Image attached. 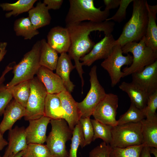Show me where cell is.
<instances>
[{
    "label": "cell",
    "mask_w": 157,
    "mask_h": 157,
    "mask_svg": "<svg viewBox=\"0 0 157 157\" xmlns=\"http://www.w3.org/2000/svg\"><path fill=\"white\" fill-rule=\"evenodd\" d=\"M149 147L144 146L142 149L140 157H151L149 152Z\"/></svg>",
    "instance_id": "obj_43"
},
{
    "label": "cell",
    "mask_w": 157,
    "mask_h": 157,
    "mask_svg": "<svg viewBox=\"0 0 157 157\" xmlns=\"http://www.w3.org/2000/svg\"><path fill=\"white\" fill-rule=\"evenodd\" d=\"M111 34L105 35L99 42L95 43L90 51L81 58L82 65L89 66L95 61L106 58L111 52L115 45V41Z\"/></svg>",
    "instance_id": "obj_13"
},
{
    "label": "cell",
    "mask_w": 157,
    "mask_h": 157,
    "mask_svg": "<svg viewBox=\"0 0 157 157\" xmlns=\"http://www.w3.org/2000/svg\"><path fill=\"white\" fill-rule=\"evenodd\" d=\"M144 146L142 144L124 148H112L109 157H140Z\"/></svg>",
    "instance_id": "obj_33"
},
{
    "label": "cell",
    "mask_w": 157,
    "mask_h": 157,
    "mask_svg": "<svg viewBox=\"0 0 157 157\" xmlns=\"http://www.w3.org/2000/svg\"><path fill=\"white\" fill-rule=\"evenodd\" d=\"M149 152L150 154H152L155 157H157V148L153 147H150Z\"/></svg>",
    "instance_id": "obj_46"
},
{
    "label": "cell",
    "mask_w": 157,
    "mask_h": 157,
    "mask_svg": "<svg viewBox=\"0 0 157 157\" xmlns=\"http://www.w3.org/2000/svg\"><path fill=\"white\" fill-rule=\"evenodd\" d=\"M49 10L44 3L39 1L35 7L28 11V17L35 29L37 30L50 24L51 17Z\"/></svg>",
    "instance_id": "obj_23"
},
{
    "label": "cell",
    "mask_w": 157,
    "mask_h": 157,
    "mask_svg": "<svg viewBox=\"0 0 157 157\" xmlns=\"http://www.w3.org/2000/svg\"><path fill=\"white\" fill-rule=\"evenodd\" d=\"M146 6L148 18L146 33L144 36L146 45L155 51H157V25L156 15L157 5H151L146 0Z\"/></svg>",
    "instance_id": "obj_20"
},
{
    "label": "cell",
    "mask_w": 157,
    "mask_h": 157,
    "mask_svg": "<svg viewBox=\"0 0 157 157\" xmlns=\"http://www.w3.org/2000/svg\"><path fill=\"white\" fill-rule=\"evenodd\" d=\"M112 148H125L143 144L140 122H129L112 127Z\"/></svg>",
    "instance_id": "obj_7"
},
{
    "label": "cell",
    "mask_w": 157,
    "mask_h": 157,
    "mask_svg": "<svg viewBox=\"0 0 157 157\" xmlns=\"http://www.w3.org/2000/svg\"><path fill=\"white\" fill-rule=\"evenodd\" d=\"M51 119L45 116L29 120V125L25 128L26 139L28 144H43L47 137V128Z\"/></svg>",
    "instance_id": "obj_14"
},
{
    "label": "cell",
    "mask_w": 157,
    "mask_h": 157,
    "mask_svg": "<svg viewBox=\"0 0 157 157\" xmlns=\"http://www.w3.org/2000/svg\"><path fill=\"white\" fill-rule=\"evenodd\" d=\"M133 0H120L119 8L117 11L112 17L108 18L106 21L112 20L120 23L126 18V9L131 3Z\"/></svg>",
    "instance_id": "obj_37"
},
{
    "label": "cell",
    "mask_w": 157,
    "mask_h": 157,
    "mask_svg": "<svg viewBox=\"0 0 157 157\" xmlns=\"http://www.w3.org/2000/svg\"><path fill=\"white\" fill-rule=\"evenodd\" d=\"M50 122L51 129L46 145L53 157H68L66 143L71 139L73 131L64 119H51Z\"/></svg>",
    "instance_id": "obj_6"
},
{
    "label": "cell",
    "mask_w": 157,
    "mask_h": 157,
    "mask_svg": "<svg viewBox=\"0 0 157 157\" xmlns=\"http://www.w3.org/2000/svg\"><path fill=\"white\" fill-rule=\"evenodd\" d=\"M83 130L85 140V146L88 145L93 141L94 131L90 117L81 118L79 120Z\"/></svg>",
    "instance_id": "obj_36"
},
{
    "label": "cell",
    "mask_w": 157,
    "mask_h": 157,
    "mask_svg": "<svg viewBox=\"0 0 157 157\" xmlns=\"http://www.w3.org/2000/svg\"><path fill=\"white\" fill-rule=\"evenodd\" d=\"M119 88L127 94L131 104L141 110L147 105L148 95L141 88L132 82H123L119 86Z\"/></svg>",
    "instance_id": "obj_22"
},
{
    "label": "cell",
    "mask_w": 157,
    "mask_h": 157,
    "mask_svg": "<svg viewBox=\"0 0 157 157\" xmlns=\"http://www.w3.org/2000/svg\"><path fill=\"white\" fill-rule=\"evenodd\" d=\"M36 75L44 86L47 93L57 94L67 90L61 78L52 71L41 66Z\"/></svg>",
    "instance_id": "obj_17"
},
{
    "label": "cell",
    "mask_w": 157,
    "mask_h": 157,
    "mask_svg": "<svg viewBox=\"0 0 157 157\" xmlns=\"http://www.w3.org/2000/svg\"><path fill=\"white\" fill-rule=\"evenodd\" d=\"M145 0H133L131 18L124 26L114 44L122 47L128 43L138 42L145 36L148 23L147 10Z\"/></svg>",
    "instance_id": "obj_2"
},
{
    "label": "cell",
    "mask_w": 157,
    "mask_h": 157,
    "mask_svg": "<svg viewBox=\"0 0 157 157\" xmlns=\"http://www.w3.org/2000/svg\"><path fill=\"white\" fill-rule=\"evenodd\" d=\"M7 88L9 90L14 99L26 108L30 93L29 81H23Z\"/></svg>",
    "instance_id": "obj_29"
},
{
    "label": "cell",
    "mask_w": 157,
    "mask_h": 157,
    "mask_svg": "<svg viewBox=\"0 0 157 157\" xmlns=\"http://www.w3.org/2000/svg\"><path fill=\"white\" fill-rule=\"evenodd\" d=\"M22 157H53L46 145L28 144Z\"/></svg>",
    "instance_id": "obj_34"
},
{
    "label": "cell",
    "mask_w": 157,
    "mask_h": 157,
    "mask_svg": "<svg viewBox=\"0 0 157 157\" xmlns=\"http://www.w3.org/2000/svg\"><path fill=\"white\" fill-rule=\"evenodd\" d=\"M7 45L6 42L0 43V62L2 60L7 52L6 49Z\"/></svg>",
    "instance_id": "obj_42"
},
{
    "label": "cell",
    "mask_w": 157,
    "mask_h": 157,
    "mask_svg": "<svg viewBox=\"0 0 157 157\" xmlns=\"http://www.w3.org/2000/svg\"><path fill=\"white\" fill-rule=\"evenodd\" d=\"M3 135L0 130V151L8 144V142L4 138ZM0 157H1L0 155Z\"/></svg>",
    "instance_id": "obj_44"
},
{
    "label": "cell",
    "mask_w": 157,
    "mask_h": 157,
    "mask_svg": "<svg viewBox=\"0 0 157 157\" xmlns=\"http://www.w3.org/2000/svg\"><path fill=\"white\" fill-rule=\"evenodd\" d=\"M114 22L105 21L97 22L88 21L66 25L69 32L71 45L68 55L75 63V67L81 79L82 88L84 81L82 65L80 62L81 58L89 53L95 43L90 38L89 35L93 31L104 32L105 35L111 34L114 29Z\"/></svg>",
    "instance_id": "obj_1"
},
{
    "label": "cell",
    "mask_w": 157,
    "mask_h": 157,
    "mask_svg": "<svg viewBox=\"0 0 157 157\" xmlns=\"http://www.w3.org/2000/svg\"><path fill=\"white\" fill-rule=\"evenodd\" d=\"M44 115L51 119H64V112L57 94H47L45 102Z\"/></svg>",
    "instance_id": "obj_26"
},
{
    "label": "cell",
    "mask_w": 157,
    "mask_h": 157,
    "mask_svg": "<svg viewBox=\"0 0 157 157\" xmlns=\"http://www.w3.org/2000/svg\"><path fill=\"white\" fill-rule=\"evenodd\" d=\"M122 47L119 44L115 45L111 53L101 64L108 73L112 87L115 86L124 77L121 67L124 65H130L133 61V56L130 54L123 55Z\"/></svg>",
    "instance_id": "obj_10"
},
{
    "label": "cell",
    "mask_w": 157,
    "mask_h": 157,
    "mask_svg": "<svg viewBox=\"0 0 157 157\" xmlns=\"http://www.w3.org/2000/svg\"><path fill=\"white\" fill-rule=\"evenodd\" d=\"M8 140V146L2 157L16 155L26 149L28 144L25 127L16 126L9 130Z\"/></svg>",
    "instance_id": "obj_18"
},
{
    "label": "cell",
    "mask_w": 157,
    "mask_h": 157,
    "mask_svg": "<svg viewBox=\"0 0 157 157\" xmlns=\"http://www.w3.org/2000/svg\"><path fill=\"white\" fill-rule=\"evenodd\" d=\"M123 53H132L133 61L129 67L122 69L124 77L142 70L144 67L157 60V51L146 45L144 37L139 42L127 43L122 47Z\"/></svg>",
    "instance_id": "obj_4"
},
{
    "label": "cell",
    "mask_w": 157,
    "mask_h": 157,
    "mask_svg": "<svg viewBox=\"0 0 157 157\" xmlns=\"http://www.w3.org/2000/svg\"><path fill=\"white\" fill-rule=\"evenodd\" d=\"M63 2V0H44L43 3L45 4L49 10H57L60 8Z\"/></svg>",
    "instance_id": "obj_40"
},
{
    "label": "cell",
    "mask_w": 157,
    "mask_h": 157,
    "mask_svg": "<svg viewBox=\"0 0 157 157\" xmlns=\"http://www.w3.org/2000/svg\"><path fill=\"white\" fill-rule=\"evenodd\" d=\"M111 149L109 144L103 142L90 151L89 157H109Z\"/></svg>",
    "instance_id": "obj_39"
},
{
    "label": "cell",
    "mask_w": 157,
    "mask_h": 157,
    "mask_svg": "<svg viewBox=\"0 0 157 157\" xmlns=\"http://www.w3.org/2000/svg\"><path fill=\"white\" fill-rule=\"evenodd\" d=\"M132 82L148 95L157 91V60L141 71L132 74Z\"/></svg>",
    "instance_id": "obj_12"
},
{
    "label": "cell",
    "mask_w": 157,
    "mask_h": 157,
    "mask_svg": "<svg viewBox=\"0 0 157 157\" xmlns=\"http://www.w3.org/2000/svg\"><path fill=\"white\" fill-rule=\"evenodd\" d=\"M71 59L67 53L61 54L56 69V74L61 78L67 91L70 93L73 92L75 86L70 79V72L75 68Z\"/></svg>",
    "instance_id": "obj_21"
},
{
    "label": "cell",
    "mask_w": 157,
    "mask_h": 157,
    "mask_svg": "<svg viewBox=\"0 0 157 157\" xmlns=\"http://www.w3.org/2000/svg\"><path fill=\"white\" fill-rule=\"evenodd\" d=\"M36 0H19L12 3H3L0 4V7L4 11H11L5 15L6 18L12 16H17L24 12L28 11L33 8Z\"/></svg>",
    "instance_id": "obj_28"
},
{
    "label": "cell",
    "mask_w": 157,
    "mask_h": 157,
    "mask_svg": "<svg viewBox=\"0 0 157 157\" xmlns=\"http://www.w3.org/2000/svg\"><path fill=\"white\" fill-rule=\"evenodd\" d=\"M11 70V68L9 66H7L0 77V86L2 84L5 79V76L9 71Z\"/></svg>",
    "instance_id": "obj_45"
},
{
    "label": "cell",
    "mask_w": 157,
    "mask_h": 157,
    "mask_svg": "<svg viewBox=\"0 0 157 157\" xmlns=\"http://www.w3.org/2000/svg\"><path fill=\"white\" fill-rule=\"evenodd\" d=\"M97 69L96 65L91 68L89 73L90 89L84 99L81 102H77L81 118L90 117L96 107L106 94L99 81Z\"/></svg>",
    "instance_id": "obj_8"
},
{
    "label": "cell",
    "mask_w": 157,
    "mask_h": 157,
    "mask_svg": "<svg viewBox=\"0 0 157 157\" xmlns=\"http://www.w3.org/2000/svg\"><path fill=\"white\" fill-rule=\"evenodd\" d=\"M120 0H104L106 9L110 10L112 9L117 8L119 6Z\"/></svg>",
    "instance_id": "obj_41"
},
{
    "label": "cell",
    "mask_w": 157,
    "mask_h": 157,
    "mask_svg": "<svg viewBox=\"0 0 157 157\" xmlns=\"http://www.w3.org/2000/svg\"><path fill=\"white\" fill-rule=\"evenodd\" d=\"M90 121L94 131L93 141L100 138L104 142L110 144L112 140L111 130L113 126L102 124L94 119H90Z\"/></svg>",
    "instance_id": "obj_30"
},
{
    "label": "cell",
    "mask_w": 157,
    "mask_h": 157,
    "mask_svg": "<svg viewBox=\"0 0 157 157\" xmlns=\"http://www.w3.org/2000/svg\"><path fill=\"white\" fill-rule=\"evenodd\" d=\"M9 89L2 84L0 86V115L2 116L6 106L12 99Z\"/></svg>",
    "instance_id": "obj_38"
},
{
    "label": "cell",
    "mask_w": 157,
    "mask_h": 157,
    "mask_svg": "<svg viewBox=\"0 0 157 157\" xmlns=\"http://www.w3.org/2000/svg\"><path fill=\"white\" fill-rule=\"evenodd\" d=\"M118 100V97L116 94L111 93L106 94L94 110L92 115L94 119L113 127L117 125L116 117Z\"/></svg>",
    "instance_id": "obj_11"
},
{
    "label": "cell",
    "mask_w": 157,
    "mask_h": 157,
    "mask_svg": "<svg viewBox=\"0 0 157 157\" xmlns=\"http://www.w3.org/2000/svg\"><path fill=\"white\" fill-rule=\"evenodd\" d=\"M40 40L38 41L31 49L25 54L21 61L15 64L13 68L14 76L5 86L9 87L34 78L40 67Z\"/></svg>",
    "instance_id": "obj_5"
},
{
    "label": "cell",
    "mask_w": 157,
    "mask_h": 157,
    "mask_svg": "<svg viewBox=\"0 0 157 157\" xmlns=\"http://www.w3.org/2000/svg\"><path fill=\"white\" fill-rule=\"evenodd\" d=\"M64 112V119L73 131L81 118L80 114L76 102L70 93L67 91H62L57 94Z\"/></svg>",
    "instance_id": "obj_16"
},
{
    "label": "cell",
    "mask_w": 157,
    "mask_h": 157,
    "mask_svg": "<svg viewBox=\"0 0 157 157\" xmlns=\"http://www.w3.org/2000/svg\"><path fill=\"white\" fill-rule=\"evenodd\" d=\"M13 28L17 36H22L25 40H31L39 33L38 30L34 28L28 17L16 20Z\"/></svg>",
    "instance_id": "obj_27"
},
{
    "label": "cell",
    "mask_w": 157,
    "mask_h": 157,
    "mask_svg": "<svg viewBox=\"0 0 157 157\" xmlns=\"http://www.w3.org/2000/svg\"><path fill=\"white\" fill-rule=\"evenodd\" d=\"M69 7L65 18L66 25L88 20L94 22H104L110 14L109 10L96 8L93 0H69Z\"/></svg>",
    "instance_id": "obj_3"
},
{
    "label": "cell",
    "mask_w": 157,
    "mask_h": 157,
    "mask_svg": "<svg viewBox=\"0 0 157 157\" xmlns=\"http://www.w3.org/2000/svg\"><path fill=\"white\" fill-rule=\"evenodd\" d=\"M157 108V91L148 96L147 105L143 109L147 119H151L157 116L156 110Z\"/></svg>",
    "instance_id": "obj_35"
},
{
    "label": "cell",
    "mask_w": 157,
    "mask_h": 157,
    "mask_svg": "<svg viewBox=\"0 0 157 157\" xmlns=\"http://www.w3.org/2000/svg\"><path fill=\"white\" fill-rule=\"evenodd\" d=\"M71 143L68 157H77V152L79 146L85 147V140L81 125L79 122L76 125L72 131Z\"/></svg>",
    "instance_id": "obj_31"
},
{
    "label": "cell",
    "mask_w": 157,
    "mask_h": 157,
    "mask_svg": "<svg viewBox=\"0 0 157 157\" xmlns=\"http://www.w3.org/2000/svg\"><path fill=\"white\" fill-rule=\"evenodd\" d=\"M24 151H20L17 154L15 155H12L8 157H22Z\"/></svg>",
    "instance_id": "obj_47"
},
{
    "label": "cell",
    "mask_w": 157,
    "mask_h": 157,
    "mask_svg": "<svg viewBox=\"0 0 157 157\" xmlns=\"http://www.w3.org/2000/svg\"><path fill=\"white\" fill-rule=\"evenodd\" d=\"M146 117L143 110L138 108L131 103L130 106L124 114L122 115L117 120V125L129 122H140Z\"/></svg>",
    "instance_id": "obj_32"
},
{
    "label": "cell",
    "mask_w": 157,
    "mask_h": 157,
    "mask_svg": "<svg viewBox=\"0 0 157 157\" xmlns=\"http://www.w3.org/2000/svg\"><path fill=\"white\" fill-rule=\"evenodd\" d=\"M47 43L58 53L68 52L71 45L70 34L66 27L57 26L51 28L47 35Z\"/></svg>",
    "instance_id": "obj_15"
},
{
    "label": "cell",
    "mask_w": 157,
    "mask_h": 157,
    "mask_svg": "<svg viewBox=\"0 0 157 157\" xmlns=\"http://www.w3.org/2000/svg\"><path fill=\"white\" fill-rule=\"evenodd\" d=\"M39 62L40 66L52 71L56 70L59 57L58 53L47 43L46 40H40Z\"/></svg>",
    "instance_id": "obj_25"
},
{
    "label": "cell",
    "mask_w": 157,
    "mask_h": 157,
    "mask_svg": "<svg viewBox=\"0 0 157 157\" xmlns=\"http://www.w3.org/2000/svg\"><path fill=\"white\" fill-rule=\"evenodd\" d=\"M144 146L157 148V116L140 122Z\"/></svg>",
    "instance_id": "obj_24"
},
{
    "label": "cell",
    "mask_w": 157,
    "mask_h": 157,
    "mask_svg": "<svg viewBox=\"0 0 157 157\" xmlns=\"http://www.w3.org/2000/svg\"><path fill=\"white\" fill-rule=\"evenodd\" d=\"M30 93L26 106L25 120L39 119L44 115L45 100L47 94L42 83L37 77L29 81Z\"/></svg>",
    "instance_id": "obj_9"
},
{
    "label": "cell",
    "mask_w": 157,
    "mask_h": 157,
    "mask_svg": "<svg viewBox=\"0 0 157 157\" xmlns=\"http://www.w3.org/2000/svg\"><path fill=\"white\" fill-rule=\"evenodd\" d=\"M26 114L25 108L14 99L8 104L3 113V119L0 123V130L3 134L7 130L12 129L18 120L24 117Z\"/></svg>",
    "instance_id": "obj_19"
}]
</instances>
